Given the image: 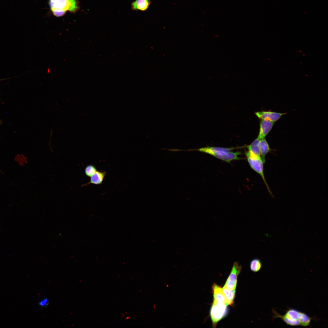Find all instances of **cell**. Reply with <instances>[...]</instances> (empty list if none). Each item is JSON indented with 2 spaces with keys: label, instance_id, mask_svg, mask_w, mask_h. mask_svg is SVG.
<instances>
[{
  "label": "cell",
  "instance_id": "obj_1",
  "mask_svg": "<svg viewBox=\"0 0 328 328\" xmlns=\"http://www.w3.org/2000/svg\"><path fill=\"white\" fill-rule=\"evenodd\" d=\"M49 5L53 15L60 17L67 12L74 13L80 9L78 0H49Z\"/></svg>",
  "mask_w": 328,
  "mask_h": 328
},
{
  "label": "cell",
  "instance_id": "obj_2",
  "mask_svg": "<svg viewBox=\"0 0 328 328\" xmlns=\"http://www.w3.org/2000/svg\"><path fill=\"white\" fill-rule=\"evenodd\" d=\"M273 318H281L287 325L292 326H301L300 320L303 312L294 309L289 308L284 315H281L274 309Z\"/></svg>",
  "mask_w": 328,
  "mask_h": 328
},
{
  "label": "cell",
  "instance_id": "obj_3",
  "mask_svg": "<svg viewBox=\"0 0 328 328\" xmlns=\"http://www.w3.org/2000/svg\"><path fill=\"white\" fill-rule=\"evenodd\" d=\"M247 161L251 167L262 178L270 194L272 195L267 183L264 173V164L260 156L256 155L248 151L245 153Z\"/></svg>",
  "mask_w": 328,
  "mask_h": 328
},
{
  "label": "cell",
  "instance_id": "obj_4",
  "mask_svg": "<svg viewBox=\"0 0 328 328\" xmlns=\"http://www.w3.org/2000/svg\"><path fill=\"white\" fill-rule=\"evenodd\" d=\"M226 304L213 301L210 312V315L214 327L226 315L227 311Z\"/></svg>",
  "mask_w": 328,
  "mask_h": 328
},
{
  "label": "cell",
  "instance_id": "obj_5",
  "mask_svg": "<svg viewBox=\"0 0 328 328\" xmlns=\"http://www.w3.org/2000/svg\"><path fill=\"white\" fill-rule=\"evenodd\" d=\"M241 267L237 262L233 265L231 272L223 287L230 290L235 289L236 288L237 277L240 272Z\"/></svg>",
  "mask_w": 328,
  "mask_h": 328
},
{
  "label": "cell",
  "instance_id": "obj_6",
  "mask_svg": "<svg viewBox=\"0 0 328 328\" xmlns=\"http://www.w3.org/2000/svg\"><path fill=\"white\" fill-rule=\"evenodd\" d=\"M234 148H223L216 147H207L196 149L198 151L210 155L216 158L227 154Z\"/></svg>",
  "mask_w": 328,
  "mask_h": 328
},
{
  "label": "cell",
  "instance_id": "obj_7",
  "mask_svg": "<svg viewBox=\"0 0 328 328\" xmlns=\"http://www.w3.org/2000/svg\"><path fill=\"white\" fill-rule=\"evenodd\" d=\"M286 114L271 111H261L255 113L258 118L261 120L269 121L275 122L278 120L281 116Z\"/></svg>",
  "mask_w": 328,
  "mask_h": 328
},
{
  "label": "cell",
  "instance_id": "obj_8",
  "mask_svg": "<svg viewBox=\"0 0 328 328\" xmlns=\"http://www.w3.org/2000/svg\"><path fill=\"white\" fill-rule=\"evenodd\" d=\"M274 124V122L261 120L260 122V130L258 138L260 139L265 138L272 129Z\"/></svg>",
  "mask_w": 328,
  "mask_h": 328
},
{
  "label": "cell",
  "instance_id": "obj_9",
  "mask_svg": "<svg viewBox=\"0 0 328 328\" xmlns=\"http://www.w3.org/2000/svg\"><path fill=\"white\" fill-rule=\"evenodd\" d=\"M151 3V0H135L131 4V9L134 11H145Z\"/></svg>",
  "mask_w": 328,
  "mask_h": 328
},
{
  "label": "cell",
  "instance_id": "obj_10",
  "mask_svg": "<svg viewBox=\"0 0 328 328\" xmlns=\"http://www.w3.org/2000/svg\"><path fill=\"white\" fill-rule=\"evenodd\" d=\"M212 289L213 292L214 301L223 302L227 304L226 299L223 291L222 288L217 284H214L212 286Z\"/></svg>",
  "mask_w": 328,
  "mask_h": 328
},
{
  "label": "cell",
  "instance_id": "obj_11",
  "mask_svg": "<svg viewBox=\"0 0 328 328\" xmlns=\"http://www.w3.org/2000/svg\"><path fill=\"white\" fill-rule=\"evenodd\" d=\"M106 175L105 171H97L90 177V181L88 183L83 184L82 186H87L89 184H92L96 185H101L103 182Z\"/></svg>",
  "mask_w": 328,
  "mask_h": 328
},
{
  "label": "cell",
  "instance_id": "obj_12",
  "mask_svg": "<svg viewBox=\"0 0 328 328\" xmlns=\"http://www.w3.org/2000/svg\"><path fill=\"white\" fill-rule=\"evenodd\" d=\"M259 146L260 156L265 163V156L267 154L270 152L271 149L265 138L260 139Z\"/></svg>",
  "mask_w": 328,
  "mask_h": 328
},
{
  "label": "cell",
  "instance_id": "obj_13",
  "mask_svg": "<svg viewBox=\"0 0 328 328\" xmlns=\"http://www.w3.org/2000/svg\"><path fill=\"white\" fill-rule=\"evenodd\" d=\"M241 154V152H234L231 151L224 155L218 156L216 158L230 163L233 160L241 159V158L238 157Z\"/></svg>",
  "mask_w": 328,
  "mask_h": 328
},
{
  "label": "cell",
  "instance_id": "obj_14",
  "mask_svg": "<svg viewBox=\"0 0 328 328\" xmlns=\"http://www.w3.org/2000/svg\"><path fill=\"white\" fill-rule=\"evenodd\" d=\"M260 139L258 138L250 145L248 146V151L258 156H260Z\"/></svg>",
  "mask_w": 328,
  "mask_h": 328
},
{
  "label": "cell",
  "instance_id": "obj_15",
  "mask_svg": "<svg viewBox=\"0 0 328 328\" xmlns=\"http://www.w3.org/2000/svg\"><path fill=\"white\" fill-rule=\"evenodd\" d=\"M222 290L226 299L227 304L228 305L233 304L235 297V289L230 290L223 287Z\"/></svg>",
  "mask_w": 328,
  "mask_h": 328
},
{
  "label": "cell",
  "instance_id": "obj_16",
  "mask_svg": "<svg viewBox=\"0 0 328 328\" xmlns=\"http://www.w3.org/2000/svg\"><path fill=\"white\" fill-rule=\"evenodd\" d=\"M262 267V263L260 260L258 258L252 260L250 264L251 270L253 272H257L260 270Z\"/></svg>",
  "mask_w": 328,
  "mask_h": 328
},
{
  "label": "cell",
  "instance_id": "obj_17",
  "mask_svg": "<svg viewBox=\"0 0 328 328\" xmlns=\"http://www.w3.org/2000/svg\"><path fill=\"white\" fill-rule=\"evenodd\" d=\"M97 171V169L95 166L91 164L87 165L84 169L85 175L89 177L91 176Z\"/></svg>",
  "mask_w": 328,
  "mask_h": 328
},
{
  "label": "cell",
  "instance_id": "obj_18",
  "mask_svg": "<svg viewBox=\"0 0 328 328\" xmlns=\"http://www.w3.org/2000/svg\"><path fill=\"white\" fill-rule=\"evenodd\" d=\"M48 302V300L47 299H44L41 300L39 303L40 306H45Z\"/></svg>",
  "mask_w": 328,
  "mask_h": 328
},
{
  "label": "cell",
  "instance_id": "obj_19",
  "mask_svg": "<svg viewBox=\"0 0 328 328\" xmlns=\"http://www.w3.org/2000/svg\"><path fill=\"white\" fill-rule=\"evenodd\" d=\"M6 79H0V81H1V80H5Z\"/></svg>",
  "mask_w": 328,
  "mask_h": 328
},
{
  "label": "cell",
  "instance_id": "obj_20",
  "mask_svg": "<svg viewBox=\"0 0 328 328\" xmlns=\"http://www.w3.org/2000/svg\"><path fill=\"white\" fill-rule=\"evenodd\" d=\"M1 123V121L0 120V125Z\"/></svg>",
  "mask_w": 328,
  "mask_h": 328
}]
</instances>
